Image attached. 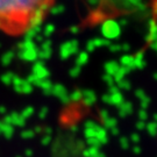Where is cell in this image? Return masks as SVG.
Returning <instances> with one entry per match:
<instances>
[{"label": "cell", "mask_w": 157, "mask_h": 157, "mask_svg": "<svg viewBox=\"0 0 157 157\" xmlns=\"http://www.w3.org/2000/svg\"><path fill=\"white\" fill-rule=\"evenodd\" d=\"M40 49L42 50H52V42L49 39H44V41L40 44Z\"/></svg>", "instance_id": "23"}, {"label": "cell", "mask_w": 157, "mask_h": 157, "mask_svg": "<svg viewBox=\"0 0 157 157\" xmlns=\"http://www.w3.org/2000/svg\"><path fill=\"white\" fill-rule=\"evenodd\" d=\"M95 50V47L93 44V41L92 40H89L87 42H86V52H93Z\"/></svg>", "instance_id": "28"}, {"label": "cell", "mask_w": 157, "mask_h": 157, "mask_svg": "<svg viewBox=\"0 0 157 157\" xmlns=\"http://www.w3.org/2000/svg\"><path fill=\"white\" fill-rule=\"evenodd\" d=\"M22 82H23V78H21V77L17 76V75H14V78L12 80V84H13V86H17V85L21 84Z\"/></svg>", "instance_id": "29"}, {"label": "cell", "mask_w": 157, "mask_h": 157, "mask_svg": "<svg viewBox=\"0 0 157 157\" xmlns=\"http://www.w3.org/2000/svg\"><path fill=\"white\" fill-rule=\"evenodd\" d=\"M118 23H119V26H120V27H124V26L127 25V20H126L124 17H120V19L118 20Z\"/></svg>", "instance_id": "36"}, {"label": "cell", "mask_w": 157, "mask_h": 157, "mask_svg": "<svg viewBox=\"0 0 157 157\" xmlns=\"http://www.w3.org/2000/svg\"><path fill=\"white\" fill-rule=\"evenodd\" d=\"M100 115L102 117V118H105V117L107 115V111H106V109H102V111L100 112Z\"/></svg>", "instance_id": "39"}, {"label": "cell", "mask_w": 157, "mask_h": 157, "mask_svg": "<svg viewBox=\"0 0 157 157\" xmlns=\"http://www.w3.org/2000/svg\"><path fill=\"white\" fill-rule=\"evenodd\" d=\"M13 87H14V91H15L17 93H20V94H29V93L33 92L34 86L29 84L26 79H23V82L21 84L17 85V86H13Z\"/></svg>", "instance_id": "7"}, {"label": "cell", "mask_w": 157, "mask_h": 157, "mask_svg": "<svg viewBox=\"0 0 157 157\" xmlns=\"http://www.w3.org/2000/svg\"><path fill=\"white\" fill-rule=\"evenodd\" d=\"M47 112H48V108H47V107H43V108L40 111V117H41V119L43 118V117H45Z\"/></svg>", "instance_id": "37"}, {"label": "cell", "mask_w": 157, "mask_h": 157, "mask_svg": "<svg viewBox=\"0 0 157 157\" xmlns=\"http://www.w3.org/2000/svg\"><path fill=\"white\" fill-rule=\"evenodd\" d=\"M55 25L54 23H47L44 26V28L42 29V35L44 36V39H49L52 34L55 33Z\"/></svg>", "instance_id": "17"}, {"label": "cell", "mask_w": 157, "mask_h": 157, "mask_svg": "<svg viewBox=\"0 0 157 157\" xmlns=\"http://www.w3.org/2000/svg\"><path fill=\"white\" fill-rule=\"evenodd\" d=\"M129 49H130V47H129L128 44H124V45H121V50L128 51Z\"/></svg>", "instance_id": "38"}, {"label": "cell", "mask_w": 157, "mask_h": 157, "mask_svg": "<svg viewBox=\"0 0 157 157\" xmlns=\"http://www.w3.org/2000/svg\"><path fill=\"white\" fill-rule=\"evenodd\" d=\"M101 35L104 39L112 41V40H117L120 37L121 34V27L119 26L117 20L113 19H108L106 21H104L101 25Z\"/></svg>", "instance_id": "2"}, {"label": "cell", "mask_w": 157, "mask_h": 157, "mask_svg": "<svg viewBox=\"0 0 157 157\" xmlns=\"http://www.w3.org/2000/svg\"><path fill=\"white\" fill-rule=\"evenodd\" d=\"M13 78H14V73L11 72V71H8V72H6V73H4V75H1V77H0V80H1V83H2V84L11 85Z\"/></svg>", "instance_id": "21"}, {"label": "cell", "mask_w": 157, "mask_h": 157, "mask_svg": "<svg viewBox=\"0 0 157 157\" xmlns=\"http://www.w3.org/2000/svg\"><path fill=\"white\" fill-rule=\"evenodd\" d=\"M76 61H75V65H77V67H83V65H85V64H87V62H89V58H90V56H89V52H86V51H79L78 54L76 55Z\"/></svg>", "instance_id": "13"}, {"label": "cell", "mask_w": 157, "mask_h": 157, "mask_svg": "<svg viewBox=\"0 0 157 157\" xmlns=\"http://www.w3.org/2000/svg\"><path fill=\"white\" fill-rule=\"evenodd\" d=\"M100 2H101V0H87V4H89L91 7H93V8L98 7Z\"/></svg>", "instance_id": "33"}, {"label": "cell", "mask_w": 157, "mask_h": 157, "mask_svg": "<svg viewBox=\"0 0 157 157\" xmlns=\"http://www.w3.org/2000/svg\"><path fill=\"white\" fill-rule=\"evenodd\" d=\"M59 101H61L62 104H64V105H67V104L71 102V101H70V97H69V94H64L63 97H61V98H59Z\"/></svg>", "instance_id": "32"}, {"label": "cell", "mask_w": 157, "mask_h": 157, "mask_svg": "<svg viewBox=\"0 0 157 157\" xmlns=\"http://www.w3.org/2000/svg\"><path fill=\"white\" fill-rule=\"evenodd\" d=\"M120 92L119 87L117 85H112V86H108V94H114V93H118Z\"/></svg>", "instance_id": "31"}, {"label": "cell", "mask_w": 157, "mask_h": 157, "mask_svg": "<svg viewBox=\"0 0 157 157\" xmlns=\"http://www.w3.org/2000/svg\"><path fill=\"white\" fill-rule=\"evenodd\" d=\"M130 70L129 69H127V67H120L118 69V71H117V73L113 76L114 77V82H115V84L117 83H119L120 80H122L124 78H126V75L129 72Z\"/></svg>", "instance_id": "16"}, {"label": "cell", "mask_w": 157, "mask_h": 157, "mask_svg": "<svg viewBox=\"0 0 157 157\" xmlns=\"http://www.w3.org/2000/svg\"><path fill=\"white\" fill-rule=\"evenodd\" d=\"M93 44L95 48H100V47H109L111 45V41L104 39V37H97V39H92Z\"/></svg>", "instance_id": "19"}, {"label": "cell", "mask_w": 157, "mask_h": 157, "mask_svg": "<svg viewBox=\"0 0 157 157\" xmlns=\"http://www.w3.org/2000/svg\"><path fill=\"white\" fill-rule=\"evenodd\" d=\"M32 75H34L35 77H37L39 79H47L50 76V71L49 69L45 67L44 61L37 59L36 62L33 63V67H32Z\"/></svg>", "instance_id": "4"}, {"label": "cell", "mask_w": 157, "mask_h": 157, "mask_svg": "<svg viewBox=\"0 0 157 157\" xmlns=\"http://www.w3.org/2000/svg\"><path fill=\"white\" fill-rule=\"evenodd\" d=\"M0 28H1V23H0Z\"/></svg>", "instance_id": "42"}, {"label": "cell", "mask_w": 157, "mask_h": 157, "mask_svg": "<svg viewBox=\"0 0 157 157\" xmlns=\"http://www.w3.org/2000/svg\"><path fill=\"white\" fill-rule=\"evenodd\" d=\"M54 0H0L1 29L11 33L25 32L35 15L44 17Z\"/></svg>", "instance_id": "1"}, {"label": "cell", "mask_w": 157, "mask_h": 157, "mask_svg": "<svg viewBox=\"0 0 157 157\" xmlns=\"http://www.w3.org/2000/svg\"><path fill=\"white\" fill-rule=\"evenodd\" d=\"M25 40H34L36 35L42 34V26H35V27H28L25 29Z\"/></svg>", "instance_id": "9"}, {"label": "cell", "mask_w": 157, "mask_h": 157, "mask_svg": "<svg viewBox=\"0 0 157 157\" xmlns=\"http://www.w3.org/2000/svg\"><path fill=\"white\" fill-rule=\"evenodd\" d=\"M34 40H35L37 43H40V44H41V43L44 41V36H43L42 34H39V35H36V37H35Z\"/></svg>", "instance_id": "35"}, {"label": "cell", "mask_w": 157, "mask_h": 157, "mask_svg": "<svg viewBox=\"0 0 157 157\" xmlns=\"http://www.w3.org/2000/svg\"><path fill=\"white\" fill-rule=\"evenodd\" d=\"M102 80H104V83H106L108 86L115 85V82H114V77H113V76H111V75H107V73H105V75L102 76Z\"/></svg>", "instance_id": "26"}, {"label": "cell", "mask_w": 157, "mask_h": 157, "mask_svg": "<svg viewBox=\"0 0 157 157\" xmlns=\"http://www.w3.org/2000/svg\"><path fill=\"white\" fill-rule=\"evenodd\" d=\"M127 1H128V2H130V4H135V5H136V4H137L140 0H127Z\"/></svg>", "instance_id": "40"}, {"label": "cell", "mask_w": 157, "mask_h": 157, "mask_svg": "<svg viewBox=\"0 0 157 157\" xmlns=\"http://www.w3.org/2000/svg\"><path fill=\"white\" fill-rule=\"evenodd\" d=\"M120 64H121V67H124L129 70H132L135 67V58L130 55H124V56L120 57Z\"/></svg>", "instance_id": "11"}, {"label": "cell", "mask_w": 157, "mask_h": 157, "mask_svg": "<svg viewBox=\"0 0 157 157\" xmlns=\"http://www.w3.org/2000/svg\"><path fill=\"white\" fill-rule=\"evenodd\" d=\"M108 48H109V51L113 52V54H117V52H119V51L121 50V45L117 44V43H111V45Z\"/></svg>", "instance_id": "27"}, {"label": "cell", "mask_w": 157, "mask_h": 157, "mask_svg": "<svg viewBox=\"0 0 157 157\" xmlns=\"http://www.w3.org/2000/svg\"><path fill=\"white\" fill-rule=\"evenodd\" d=\"M117 86L119 87V90H127L128 91L130 89V83L126 78H124L122 80H120L119 83H117Z\"/></svg>", "instance_id": "25"}, {"label": "cell", "mask_w": 157, "mask_h": 157, "mask_svg": "<svg viewBox=\"0 0 157 157\" xmlns=\"http://www.w3.org/2000/svg\"><path fill=\"white\" fill-rule=\"evenodd\" d=\"M122 102H124V95L121 94V92L114 93V94H109V105L120 106Z\"/></svg>", "instance_id": "15"}, {"label": "cell", "mask_w": 157, "mask_h": 157, "mask_svg": "<svg viewBox=\"0 0 157 157\" xmlns=\"http://www.w3.org/2000/svg\"><path fill=\"white\" fill-rule=\"evenodd\" d=\"M52 83H51V80L49 78L47 79H39L37 82H36V84L34 85V86H36V87H39L41 90L43 91V93L45 95H51V89H52Z\"/></svg>", "instance_id": "6"}, {"label": "cell", "mask_w": 157, "mask_h": 157, "mask_svg": "<svg viewBox=\"0 0 157 157\" xmlns=\"http://www.w3.org/2000/svg\"><path fill=\"white\" fill-rule=\"evenodd\" d=\"M37 56H39V59L45 62L47 59H49V58L52 56V50H42V49L39 48V54H37Z\"/></svg>", "instance_id": "22"}, {"label": "cell", "mask_w": 157, "mask_h": 157, "mask_svg": "<svg viewBox=\"0 0 157 157\" xmlns=\"http://www.w3.org/2000/svg\"><path fill=\"white\" fill-rule=\"evenodd\" d=\"M39 47L34 48V49H26V50H19L17 52V56L19 59L25 61V62H36L39 59Z\"/></svg>", "instance_id": "5"}, {"label": "cell", "mask_w": 157, "mask_h": 157, "mask_svg": "<svg viewBox=\"0 0 157 157\" xmlns=\"http://www.w3.org/2000/svg\"><path fill=\"white\" fill-rule=\"evenodd\" d=\"M64 11H65V6L64 5H51L50 8H49V12L54 17L61 15L62 13H64Z\"/></svg>", "instance_id": "18"}, {"label": "cell", "mask_w": 157, "mask_h": 157, "mask_svg": "<svg viewBox=\"0 0 157 157\" xmlns=\"http://www.w3.org/2000/svg\"><path fill=\"white\" fill-rule=\"evenodd\" d=\"M69 30H70V34H72V35H77V34H79V32H80V29H79L78 26H71Z\"/></svg>", "instance_id": "34"}, {"label": "cell", "mask_w": 157, "mask_h": 157, "mask_svg": "<svg viewBox=\"0 0 157 157\" xmlns=\"http://www.w3.org/2000/svg\"><path fill=\"white\" fill-rule=\"evenodd\" d=\"M79 52V42L76 39L65 41L59 47V58L63 61H67L73 55H77Z\"/></svg>", "instance_id": "3"}, {"label": "cell", "mask_w": 157, "mask_h": 157, "mask_svg": "<svg viewBox=\"0 0 157 157\" xmlns=\"http://www.w3.org/2000/svg\"><path fill=\"white\" fill-rule=\"evenodd\" d=\"M6 112V107L0 106V113H5Z\"/></svg>", "instance_id": "41"}, {"label": "cell", "mask_w": 157, "mask_h": 157, "mask_svg": "<svg viewBox=\"0 0 157 157\" xmlns=\"http://www.w3.org/2000/svg\"><path fill=\"white\" fill-rule=\"evenodd\" d=\"M82 101L84 102L86 106H92L94 105V102L97 101V94L92 90H85L83 91V98Z\"/></svg>", "instance_id": "8"}, {"label": "cell", "mask_w": 157, "mask_h": 157, "mask_svg": "<svg viewBox=\"0 0 157 157\" xmlns=\"http://www.w3.org/2000/svg\"><path fill=\"white\" fill-rule=\"evenodd\" d=\"M120 67V64L117 61H108L104 64V70H105V73L107 75H111V76H114L118 69Z\"/></svg>", "instance_id": "10"}, {"label": "cell", "mask_w": 157, "mask_h": 157, "mask_svg": "<svg viewBox=\"0 0 157 157\" xmlns=\"http://www.w3.org/2000/svg\"><path fill=\"white\" fill-rule=\"evenodd\" d=\"M80 72H82V67H77V65H75V67H72L69 70V75H70L72 78H77L79 75H80Z\"/></svg>", "instance_id": "24"}, {"label": "cell", "mask_w": 157, "mask_h": 157, "mask_svg": "<svg viewBox=\"0 0 157 157\" xmlns=\"http://www.w3.org/2000/svg\"><path fill=\"white\" fill-rule=\"evenodd\" d=\"M0 48H1V43H0Z\"/></svg>", "instance_id": "43"}, {"label": "cell", "mask_w": 157, "mask_h": 157, "mask_svg": "<svg viewBox=\"0 0 157 157\" xmlns=\"http://www.w3.org/2000/svg\"><path fill=\"white\" fill-rule=\"evenodd\" d=\"M69 97H70V101L71 102H78V101L82 100V98H83V91L80 90H75L72 91L70 94H69Z\"/></svg>", "instance_id": "20"}, {"label": "cell", "mask_w": 157, "mask_h": 157, "mask_svg": "<svg viewBox=\"0 0 157 157\" xmlns=\"http://www.w3.org/2000/svg\"><path fill=\"white\" fill-rule=\"evenodd\" d=\"M15 55H17V54L14 52V50H8L7 52L2 54V56H1V58H0L1 65H2V67H8V65L13 62V59H14Z\"/></svg>", "instance_id": "14"}, {"label": "cell", "mask_w": 157, "mask_h": 157, "mask_svg": "<svg viewBox=\"0 0 157 157\" xmlns=\"http://www.w3.org/2000/svg\"><path fill=\"white\" fill-rule=\"evenodd\" d=\"M51 93L55 95L57 99H59L64 94H67V89L63 84H54L51 89Z\"/></svg>", "instance_id": "12"}, {"label": "cell", "mask_w": 157, "mask_h": 157, "mask_svg": "<svg viewBox=\"0 0 157 157\" xmlns=\"http://www.w3.org/2000/svg\"><path fill=\"white\" fill-rule=\"evenodd\" d=\"M33 113H34V108H33V107H27V108H25V109H23L22 115L27 118V117H29V115H32Z\"/></svg>", "instance_id": "30"}]
</instances>
